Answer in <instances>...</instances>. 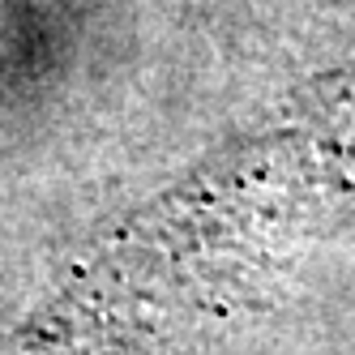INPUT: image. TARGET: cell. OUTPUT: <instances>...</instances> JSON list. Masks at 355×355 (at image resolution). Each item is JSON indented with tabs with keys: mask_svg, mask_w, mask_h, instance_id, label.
Returning <instances> with one entry per match:
<instances>
[{
	"mask_svg": "<svg viewBox=\"0 0 355 355\" xmlns=\"http://www.w3.org/2000/svg\"><path fill=\"white\" fill-rule=\"evenodd\" d=\"M355 197V90H317L90 252L17 355H163L240 313Z\"/></svg>",
	"mask_w": 355,
	"mask_h": 355,
	"instance_id": "1",
	"label": "cell"
}]
</instances>
